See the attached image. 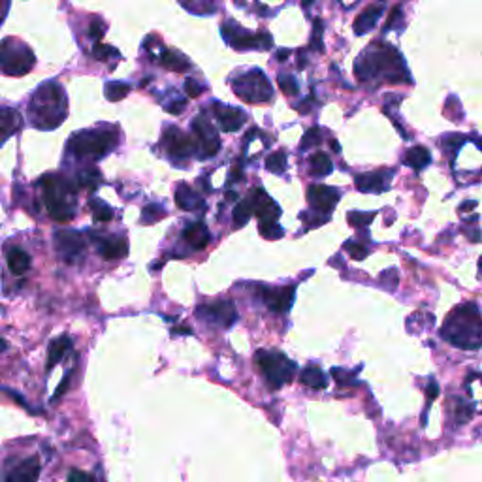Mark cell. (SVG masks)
<instances>
[{
  "mask_svg": "<svg viewBox=\"0 0 482 482\" xmlns=\"http://www.w3.org/2000/svg\"><path fill=\"white\" fill-rule=\"evenodd\" d=\"M441 338L458 348L475 350L482 347V316L473 301L452 309L441 328Z\"/></svg>",
  "mask_w": 482,
  "mask_h": 482,
  "instance_id": "7a4b0ae2",
  "label": "cell"
},
{
  "mask_svg": "<svg viewBox=\"0 0 482 482\" xmlns=\"http://www.w3.org/2000/svg\"><path fill=\"white\" fill-rule=\"evenodd\" d=\"M260 234L268 240H279V237H283L284 232L279 225H260Z\"/></svg>",
  "mask_w": 482,
  "mask_h": 482,
  "instance_id": "7bdbcfd3",
  "label": "cell"
},
{
  "mask_svg": "<svg viewBox=\"0 0 482 482\" xmlns=\"http://www.w3.org/2000/svg\"><path fill=\"white\" fill-rule=\"evenodd\" d=\"M89 208H91L92 217H95L97 223H109L113 219V209L102 200L91 198L89 200Z\"/></svg>",
  "mask_w": 482,
  "mask_h": 482,
  "instance_id": "1f68e13d",
  "label": "cell"
},
{
  "mask_svg": "<svg viewBox=\"0 0 482 482\" xmlns=\"http://www.w3.org/2000/svg\"><path fill=\"white\" fill-rule=\"evenodd\" d=\"M40 185L43 187V200L49 211V217L59 223H68L75 213V187L68 179L59 176L42 177Z\"/></svg>",
  "mask_w": 482,
  "mask_h": 482,
  "instance_id": "277c9868",
  "label": "cell"
},
{
  "mask_svg": "<svg viewBox=\"0 0 482 482\" xmlns=\"http://www.w3.org/2000/svg\"><path fill=\"white\" fill-rule=\"evenodd\" d=\"M322 34H324V23H322V19H315V23H313V36H311V49L324 51Z\"/></svg>",
  "mask_w": 482,
  "mask_h": 482,
  "instance_id": "f35d334b",
  "label": "cell"
},
{
  "mask_svg": "<svg viewBox=\"0 0 482 482\" xmlns=\"http://www.w3.org/2000/svg\"><path fill=\"white\" fill-rule=\"evenodd\" d=\"M164 215H166V211H164L162 205L159 204L145 205L144 211H141V223H144V225H155V223H159Z\"/></svg>",
  "mask_w": 482,
  "mask_h": 482,
  "instance_id": "836d02e7",
  "label": "cell"
},
{
  "mask_svg": "<svg viewBox=\"0 0 482 482\" xmlns=\"http://www.w3.org/2000/svg\"><path fill=\"white\" fill-rule=\"evenodd\" d=\"M345 249L350 252V257H353L354 260H364V258L368 257V249H365L364 245L353 243V241H347V243H345Z\"/></svg>",
  "mask_w": 482,
  "mask_h": 482,
  "instance_id": "ee69618b",
  "label": "cell"
},
{
  "mask_svg": "<svg viewBox=\"0 0 482 482\" xmlns=\"http://www.w3.org/2000/svg\"><path fill=\"white\" fill-rule=\"evenodd\" d=\"M162 144L172 161H187L196 151V141L177 127H168L162 136Z\"/></svg>",
  "mask_w": 482,
  "mask_h": 482,
  "instance_id": "8fae6325",
  "label": "cell"
},
{
  "mask_svg": "<svg viewBox=\"0 0 482 482\" xmlns=\"http://www.w3.org/2000/svg\"><path fill=\"white\" fill-rule=\"evenodd\" d=\"M117 144V136L109 130H83L68 139V151L77 159L98 161Z\"/></svg>",
  "mask_w": 482,
  "mask_h": 482,
  "instance_id": "5b68a950",
  "label": "cell"
},
{
  "mask_svg": "<svg viewBox=\"0 0 482 482\" xmlns=\"http://www.w3.org/2000/svg\"><path fill=\"white\" fill-rule=\"evenodd\" d=\"M55 249L63 260L74 264L75 258H80L85 251V241L74 230H59L55 232Z\"/></svg>",
  "mask_w": 482,
  "mask_h": 482,
  "instance_id": "4fadbf2b",
  "label": "cell"
},
{
  "mask_svg": "<svg viewBox=\"0 0 482 482\" xmlns=\"http://www.w3.org/2000/svg\"><path fill=\"white\" fill-rule=\"evenodd\" d=\"M97 249L102 258H106V260H115V258L127 257V252H129V243H127L124 237L117 236L97 237Z\"/></svg>",
  "mask_w": 482,
  "mask_h": 482,
  "instance_id": "ffe728a7",
  "label": "cell"
},
{
  "mask_svg": "<svg viewBox=\"0 0 482 482\" xmlns=\"http://www.w3.org/2000/svg\"><path fill=\"white\" fill-rule=\"evenodd\" d=\"M478 268H481V272H482V257H481V260H478Z\"/></svg>",
  "mask_w": 482,
  "mask_h": 482,
  "instance_id": "91938a15",
  "label": "cell"
},
{
  "mask_svg": "<svg viewBox=\"0 0 482 482\" xmlns=\"http://www.w3.org/2000/svg\"><path fill=\"white\" fill-rule=\"evenodd\" d=\"M385 11V4H371L368 6L362 14H360L356 19H354V34L356 36H362V34H368L370 31H373V27L377 25V21L382 16Z\"/></svg>",
  "mask_w": 482,
  "mask_h": 482,
  "instance_id": "44dd1931",
  "label": "cell"
},
{
  "mask_svg": "<svg viewBox=\"0 0 482 482\" xmlns=\"http://www.w3.org/2000/svg\"><path fill=\"white\" fill-rule=\"evenodd\" d=\"M294 286H277V289H264V304L275 313H286L294 304Z\"/></svg>",
  "mask_w": 482,
  "mask_h": 482,
  "instance_id": "ac0fdd59",
  "label": "cell"
},
{
  "mask_svg": "<svg viewBox=\"0 0 482 482\" xmlns=\"http://www.w3.org/2000/svg\"><path fill=\"white\" fill-rule=\"evenodd\" d=\"M113 55V57H119V51L115 48H109V45H104V43H97L92 48V57L98 60H107V57Z\"/></svg>",
  "mask_w": 482,
  "mask_h": 482,
  "instance_id": "b9f144b4",
  "label": "cell"
},
{
  "mask_svg": "<svg viewBox=\"0 0 482 482\" xmlns=\"http://www.w3.org/2000/svg\"><path fill=\"white\" fill-rule=\"evenodd\" d=\"M321 144H322L321 130L316 129V127H313V129L306 130V134L301 136L300 149L307 151V149H311V147H318Z\"/></svg>",
  "mask_w": 482,
  "mask_h": 482,
  "instance_id": "8d00e7d4",
  "label": "cell"
},
{
  "mask_svg": "<svg viewBox=\"0 0 482 482\" xmlns=\"http://www.w3.org/2000/svg\"><path fill=\"white\" fill-rule=\"evenodd\" d=\"M223 36H225V40L230 42L232 48L241 49V51H249V49H260V51H264V49H269L274 45V38L269 36L266 31L251 34L249 31L236 25L234 21H228L223 25Z\"/></svg>",
  "mask_w": 482,
  "mask_h": 482,
  "instance_id": "9c48e42d",
  "label": "cell"
},
{
  "mask_svg": "<svg viewBox=\"0 0 482 482\" xmlns=\"http://www.w3.org/2000/svg\"><path fill=\"white\" fill-rule=\"evenodd\" d=\"M466 234L467 237L471 241H475V243H481L482 241V232L477 230V228H475V230H466Z\"/></svg>",
  "mask_w": 482,
  "mask_h": 482,
  "instance_id": "11a10c76",
  "label": "cell"
},
{
  "mask_svg": "<svg viewBox=\"0 0 482 482\" xmlns=\"http://www.w3.org/2000/svg\"><path fill=\"white\" fill-rule=\"evenodd\" d=\"M89 34H91V38H95V40H100V36L104 34V23L100 21V19H97V21L91 25V31H89Z\"/></svg>",
  "mask_w": 482,
  "mask_h": 482,
  "instance_id": "816d5d0a",
  "label": "cell"
},
{
  "mask_svg": "<svg viewBox=\"0 0 482 482\" xmlns=\"http://www.w3.org/2000/svg\"><path fill=\"white\" fill-rule=\"evenodd\" d=\"M403 162H405L409 168H413V170L420 172V170H424V168L432 164V155H429V151L426 149V147L417 145V147H411V149L407 151V155H405Z\"/></svg>",
  "mask_w": 482,
  "mask_h": 482,
  "instance_id": "cb8c5ba5",
  "label": "cell"
},
{
  "mask_svg": "<svg viewBox=\"0 0 482 482\" xmlns=\"http://www.w3.org/2000/svg\"><path fill=\"white\" fill-rule=\"evenodd\" d=\"M426 396H428V403H432L435 397L439 396V385H437L434 379L429 380L428 388H426Z\"/></svg>",
  "mask_w": 482,
  "mask_h": 482,
  "instance_id": "f907efd6",
  "label": "cell"
},
{
  "mask_svg": "<svg viewBox=\"0 0 482 482\" xmlns=\"http://www.w3.org/2000/svg\"><path fill=\"white\" fill-rule=\"evenodd\" d=\"M196 315L208 324L220 328H230L237 321V309L230 300H219L213 304H204L196 309Z\"/></svg>",
  "mask_w": 482,
  "mask_h": 482,
  "instance_id": "30bf717a",
  "label": "cell"
},
{
  "mask_svg": "<svg viewBox=\"0 0 482 482\" xmlns=\"http://www.w3.org/2000/svg\"><path fill=\"white\" fill-rule=\"evenodd\" d=\"M266 168H268L272 173L281 176V173L284 172V168H286V155H284L283 151H277L274 155H269L268 159H266Z\"/></svg>",
  "mask_w": 482,
  "mask_h": 482,
  "instance_id": "e575fe53",
  "label": "cell"
},
{
  "mask_svg": "<svg viewBox=\"0 0 482 482\" xmlns=\"http://www.w3.org/2000/svg\"><path fill=\"white\" fill-rule=\"evenodd\" d=\"M183 236H185V240H187L194 249H204L209 241H211V234H209L208 226H205L202 220L188 225L187 228H185V232H183Z\"/></svg>",
  "mask_w": 482,
  "mask_h": 482,
  "instance_id": "603a6c76",
  "label": "cell"
},
{
  "mask_svg": "<svg viewBox=\"0 0 482 482\" xmlns=\"http://www.w3.org/2000/svg\"><path fill=\"white\" fill-rule=\"evenodd\" d=\"M8 268H10L11 274L16 275H23L31 268V257H28L27 251H23L19 247L16 249H11L8 252Z\"/></svg>",
  "mask_w": 482,
  "mask_h": 482,
  "instance_id": "484cf974",
  "label": "cell"
},
{
  "mask_svg": "<svg viewBox=\"0 0 482 482\" xmlns=\"http://www.w3.org/2000/svg\"><path fill=\"white\" fill-rule=\"evenodd\" d=\"M98 179H100V173H98L95 168H89V170L80 173L77 183H80V187L83 188H95L98 185Z\"/></svg>",
  "mask_w": 482,
  "mask_h": 482,
  "instance_id": "74e56055",
  "label": "cell"
},
{
  "mask_svg": "<svg viewBox=\"0 0 482 482\" xmlns=\"http://www.w3.org/2000/svg\"><path fill=\"white\" fill-rule=\"evenodd\" d=\"M215 117H217L220 129L225 132H236V130L241 129V124L247 121V113L241 112L240 107L217 104L215 106Z\"/></svg>",
  "mask_w": 482,
  "mask_h": 482,
  "instance_id": "d6986e66",
  "label": "cell"
},
{
  "mask_svg": "<svg viewBox=\"0 0 482 482\" xmlns=\"http://www.w3.org/2000/svg\"><path fill=\"white\" fill-rule=\"evenodd\" d=\"M0 127H2V136H4V139L10 138V136L21 127V117H19V113H17L16 109H11V107H4V109H2Z\"/></svg>",
  "mask_w": 482,
  "mask_h": 482,
  "instance_id": "f546056e",
  "label": "cell"
},
{
  "mask_svg": "<svg viewBox=\"0 0 482 482\" xmlns=\"http://www.w3.org/2000/svg\"><path fill=\"white\" fill-rule=\"evenodd\" d=\"M130 92V85L129 83H123V81H109L104 87V95L109 102H119V100H123L127 95Z\"/></svg>",
  "mask_w": 482,
  "mask_h": 482,
  "instance_id": "4dcf8cb0",
  "label": "cell"
},
{
  "mask_svg": "<svg viewBox=\"0 0 482 482\" xmlns=\"http://www.w3.org/2000/svg\"><path fill=\"white\" fill-rule=\"evenodd\" d=\"M475 208H477V200H469V202L460 205V211H467V209H475Z\"/></svg>",
  "mask_w": 482,
  "mask_h": 482,
  "instance_id": "6f0895ef",
  "label": "cell"
},
{
  "mask_svg": "<svg viewBox=\"0 0 482 482\" xmlns=\"http://www.w3.org/2000/svg\"><path fill=\"white\" fill-rule=\"evenodd\" d=\"M251 200L255 204V213L260 219V225H277V219L281 217V208L269 198L266 191L262 188L252 191Z\"/></svg>",
  "mask_w": 482,
  "mask_h": 482,
  "instance_id": "2e32d148",
  "label": "cell"
},
{
  "mask_svg": "<svg viewBox=\"0 0 482 482\" xmlns=\"http://www.w3.org/2000/svg\"><path fill=\"white\" fill-rule=\"evenodd\" d=\"M258 368L264 373L268 385L272 388H281L283 385L292 382L296 375V364L281 353H269V350H258L257 356Z\"/></svg>",
  "mask_w": 482,
  "mask_h": 482,
  "instance_id": "52a82bcc",
  "label": "cell"
},
{
  "mask_svg": "<svg viewBox=\"0 0 482 482\" xmlns=\"http://www.w3.org/2000/svg\"><path fill=\"white\" fill-rule=\"evenodd\" d=\"M183 8H187L191 11H196L198 16H205L209 11H215V4H188V2H183Z\"/></svg>",
  "mask_w": 482,
  "mask_h": 482,
  "instance_id": "7dc6e473",
  "label": "cell"
},
{
  "mask_svg": "<svg viewBox=\"0 0 482 482\" xmlns=\"http://www.w3.org/2000/svg\"><path fill=\"white\" fill-rule=\"evenodd\" d=\"M185 91H187V95L191 98H196L202 95V91H204V87L200 85L198 81H194L193 77H187L185 80Z\"/></svg>",
  "mask_w": 482,
  "mask_h": 482,
  "instance_id": "f6af8a7d",
  "label": "cell"
},
{
  "mask_svg": "<svg viewBox=\"0 0 482 482\" xmlns=\"http://www.w3.org/2000/svg\"><path fill=\"white\" fill-rule=\"evenodd\" d=\"M252 213H255V204H252V200L251 198L241 200L240 204L236 205V209H234V225L236 226L247 225L249 219L252 217Z\"/></svg>",
  "mask_w": 482,
  "mask_h": 482,
  "instance_id": "d6a6232c",
  "label": "cell"
},
{
  "mask_svg": "<svg viewBox=\"0 0 482 482\" xmlns=\"http://www.w3.org/2000/svg\"><path fill=\"white\" fill-rule=\"evenodd\" d=\"M185 106H187V102H185V98H177V100H173V102L166 104V112L172 113V115H179V113L185 112Z\"/></svg>",
  "mask_w": 482,
  "mask_h": 482,
  "instance_id": "681fc988",
  "label": "cell"
},
{
  "mask_svg": "<svg viewBox=\"0 0 482 482\" xmlns=\"http://www.w3.org/2000/svg\"><path fill=\"white\" fill-rule=\"evenodd\" d=\"M40 461L38 458H25V460L14 461L6 469L4 482H38L40 477Z\"/></svg>",
  "mask_w": 482,
  "mask_h": 482,
  "instance_id": "e0dca14e",
  "label": "cell"
},
{
  "mask_svg": "<svg viewBox=\"0 0 482 482\" xmlns=\"http://www.w3.org/2000/svg\"><path fill=\"white\" fill-rule=\"evenodd\" d=\"M400 14H402V8H400V6H396V8L392 10L390 17H388V21H386L385 33H386V31H390V28L394 27V23H396V19H397V16H400Z\"/></svg>",
  "mask_w": 482,
  "mask_h": 482,
  "instance_id": "db71d44e",
  "label": "cell"
},
{
  "mask_svg": "<svg viewBox=\"0 0 482 482\" xmlns=\"http://www.w3.org/2000/svg\"><path fill=\"white\" fill-rule=\"evenodd\" d=\"M333 170V164L326 153H315L309 159V172L313 177H326Z\"/></svg>",
  "mask_w": 482,
  "mask_h": 482,
  "instance_id": "4316f807",
  "label": "cell"
},
{
  "mask_svg": "<svg viewBox=\"0 0 482 482\" xmlns=\"http://www.w3.org/2000/svg\"><path fill=\"white\" fill-rule=\"evenodd\" d=\"M300 379L301 382L306 386H309V388H318V390H322V388H326L328 386V377L324 375L321 368H316V365L306 368V370L301 371Z\"/></svg>",
  "mask_w": 482,
  "mask_h": 482,
  "instance_id": "83f0119b",
  "label": "cell"
},
{
  "mask_svg": "<svg viewBox=\"0 0 482 482\" xmlns=\"http://www.w3.org/2000/svg\"><path fill=\"white\" fill-rule=\"evenodd\" d=\"M161 65L164 68L172 70V72H187L191 68V63L185 55L177 53V51H172V49H162L161 53Z\"/></svg>",
  "mask_w": 482,
  "mask_h": 482,
  "instance_id": "d4e9b609",
  "label": "cell"
},
{
  "mask_svg": "<svg viewBox=\"0 0 482 482\" xmlns=\"http://www.w3.org/2000/svg\"><path fill=\"white\" fill-rule=\"evenodd\" d=\"M464 144H466V136L464 134H446L445 138H443V147H445L446 151H454L456 153Z\"/></svg>",
  "mask_w": 482,
  "mask_h": 482,
  "instance_id": "60d3db41",
  "label": "cell"
},
{
  "mask_svg": "<svg viewBox=\"0 0 482 482\" xmlns=\"http://www.w3.org/2000/svg\"><path fill=\"white\" fill-rule=\"evenodd\" d=\"M193 130L196 134V141L200 145V159H209V156L217 155L220 149V139L217 136V130L204 115H196L193 119Z\"/></svg>",
  "mask_w": 482,
  "mask_h": 482,
  "instance_id": "7c38bea8",
  "label": "cell"
},
{
  "mask_svg": "<svg viewBox=\"0 0 482 482\" xmlns=\"http://www.w3.org/2000/svg\"><path fill=\"white\" fill-rule=\"evenodd\" d=\"M289 55H290L289 49H279V51H277V60H279V63H284V60L289 59Z\"/></svg>",
  "mask_w": 482,
  "mask_h": 482,
  "instance_id": "9f6ffc18",
  "label": "cell"
},
{
  "mask_svg": "<svg viewBox=\"0 0 482 482\" xmlns=\"http://www.w3.org/2000/svg\"><path fill=\"white\" fill-rule=\"evenodd\" d=\"M68 107L63 87L49 81L34 92L33 100L28 104V115L36 129L53 130L66 119Z\"/></svg>",
  "mask_w": 482,
  "mask_h": 482,
  "instance_id": "3957f363",
  "label": "cell"
},
{
  "mask_svg": "<svg viewBox=\"0 0 482 482\" xmlns=\"http://www.w3.org/2000/svg\"><path fill=\"white\" fill-rule=\"evenodd\" d=\"M330 145H332L333 153H341V147H339V144L336 141V139H332V141H330Z\"/></svg>",
  "mask_w": 482,
  "mask_h": 482,
  "instance_id": "680465c9",
  "label": "cell"
},
{
  "mask_svg": "<svg viewBox=\"0 0 482 482\" xmlns=\"http://www.w3.org/2000/svg\"><path fill=\"white\" fill-rule=\"evenodd\" d=\"M277 83L279 87H281V91H283L284 95H289V97H296V95L300 92V85H298V81L294 80V75L279 74Z\"/></svg>",
  "mask_w": 482,
  "mask_h": 482,
  "instance_id": "d590c367",
  "label": "cell"
},
{
  "mask_svg": "<svg viewBox=\"0 0 482 482\" xmlns=\"http://www.w3.org/2000/svg\"><path fill=\"white\" fill-rule=\"evenodd\" d=\"M70 375H72V373H66L65 375V379H63V382H60L59 386H57V392H55V396H53V402L55 400H59L60 396H63V394H65L66 392V388H68V382H70Z\"/></svg>",
  "mask_w": 482,
  "mask_h": 482,
  "instance_id": "f5cc1de1",
  "label": "cell"
},
{
  "mask_svg": "<svg viewBox=\"0 0 482 482\" xmlns=\"http://www.w3.org/2000/svg\"><path fill=\"white\" fill-rule=\"evenodd\" d=\"M232 89L236 92V97H240L243 102L249 104L269 102L274 98L272 83L264 75L262 70L258 68H252L234 77L232 80Z\"/></svg>",
  "mask_w": 482,
  "mask_h": 482,
  "instance_id": "8992f818",
  "label": "cell"
},
{
  "mask_svg": "<svg viewBox=\"0 0 482 482\" xmlns=\"http://www.w3.org/2000/svg\"><path fill=\"white\" fill-rule=\"evenodd\" d=\"M394 170H377L354 177V185L360 193H385L390 188Z\"/></svg>",
  "mask_w": 482,
  "mask_h": 482,
  "instance_id": "9a60e30c",
  "label": "cell"
},
{
  "mask_svg": "<svg viewBox=\"0 0 482 482\" xmlns=\"http://www.w3.org/2000/svg\"><path fill=\"white\" fill-rule=\"evenodd\" d=\"M68 482H97L92 475L81 471V469H70Z\"/></svg>",
  "mask_w": 482,
  "mask_h": 482,
  "instance_id": "bcb514c9",
  "label": "cell"
},
{
  "mask_svg": "<svg viewBox=\"0 0 482 482\" xmlns=\"http://www.w3.org/2000/svg\"><path fill=\"white\" fill-rule=\"evenodd\" d=\"M332 377L338 380L339 385H347V382H353L354 380V373H348V371L339 370V368L332 370Z\"/></svg>",
  "mask_w": 482,
  "mask_h": 482,
  "instance_id": "c3c4849f",
  "label": "cell"
},
{
  "mask_svg": "<svg viewBox=\"0 0 482 482\" xmlns=\"http://www.w3.org/2000/svg\"><path fill=\"white\" fill-rule=\"evenodd\" d=\"M375 219V213H362V211H350L348 213V223L353 226H368L371 220Z\"/></svg>",
  "mask_w": 482,
  "mask_h": 482,
  "instance_id": "ab89813d",
  "label": "cell"
},
{
  "mask_svg": "<svg viewBox=\"0 0 482 482\" xmlns=\"http://www.w3.org/2000/svg\"><path fill=\"white\" fill-rule=\"evenodd\" d=\"M70 347H72V341H70V338H66V336L55 339L53 343H51V347H49V356H48L49 370H51L53 365L59 364L60 360H63V356H65V354L70 350Z\"/></svg>",
  "mask_w": 482,
  "mask_h": 482,
  "instance_id": "f1b7e54d",
  "label": "cell"
},
{
  "mask_svg": "<svg viewBox=\"0 0 482 482\" xmlns=\"http://www.w3.org/2000/svg\"><path fill=\"white\" fill-rule=\"evenodd\" d=\"M176 204L183 209V211H198L204 209V198L200 196L193 187H188L187 183H181L176 191Z\"/></svg>",
  "mask_w": 482,
  "mask_h": 482,
  "instance_id": "7402d4cb",
  "label": "cell"
},
{
  "mask_svg": "<svg viewBox=\"0 0 482 482\" xmlns=\"http://www.w3.org/2000/svg\"><path fill=\"white\" fill-rule=\"evenodd\" d=\"M34 66L33 51L23 42L6 38L2 42V72L6 75H25Z\"/></svg>",
  "mask_w": 482,
  "mask_h": 482,
  "instance_id": "ba28073f",
  "label": "cell"
},
{
  "mask_svg": "<svg viewBox=\"0 0 482 482\" xmlns=\"http://www.w3.org/2000/svg\"><path fill=\"white\" fill-rule=\"evenodd\" d=\"M307 202L315 213H330L339 202V191L326 185H311L307 188Z\"/></svg>",
  "mask_w": 482,
  "mask_h": 482,
  "instance_id": "5bb4252c",
  "label": "cell"
},
{
  "mask_svg": "<svg viewBox=\"0 0 482 482\" xmlns=\"http://www.w3.org/2000/svg\"><path fill=\"white\" fill-rule=\"evenodd\" d=\"M354 74L360 81H370L380 77L392 83H411L409 70L397 49L388 43H371L364 55L354 63Z\"/></svg>",
  "mask_w": 482,
  "mask_h": 482,
  "instance_id": "6da1fadb",
  "label": "cell"
}]
</instances>
